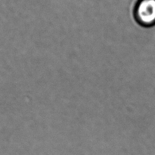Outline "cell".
<instances>
[{
	"mask_svg": "<svg viewBox=\"0 0 155 155\" xmlns=\"http://www.w3.org/2000/svg\"><path fill=\"white\" fill-rule=\"evenodd\" d=\"M137 21L142 25L155 24V0H140L135 8Z\"/></svg>",
	"mask_w": 155,
	"mask_h": 155,
	"instance_id": "6da1fadb",
	"label": "cell"
}]
</instances>
